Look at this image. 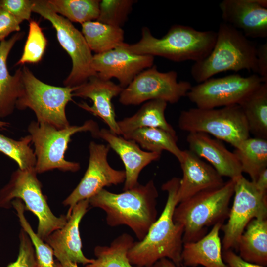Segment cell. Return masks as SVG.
Segmentation results:
<instances>
[{"instance_id": "6da1fadb", "label": "cell", "mask_w": 267, "mask_h": 267, "mask_svg": "<svg viewBox=\"0 0 267 267\" xmlns=\"http://www.w3.org/2000/svg\"><path fill=\"white\" fill-rule=\"evenodd\" d=\"M180 180V178L173 177L162 185V190L168 194L165 205L145 237L134 241L129 249L128 257L132 265L150 267L160 259L167 258L178 267L182 266L183 227L173 220L174 212L178 204Z\"/></svg>"}, {"instance_id": "7a4b0ae2", "label": "cell", "mask_w": 267, "mask_h": 267, "mask_svg": "<svg viewBox=\"0 0 267 267\" xmlns=\"http://www.w3.org/2000/svg\"><path fill=\"white\" fill-rule=\"evenodd\" d=\"M158 197L154 182L150 180L120 193L103 188L88 200L89 206L105 212L109 226L127 225L140 241L157 219Z\"/></svg>"}, {"instance_id": "3957f363", "label": "cell", "mask_w": 267, "mask_h": 267, "mask_svg": "<svg viewBox=\"0 0 267 267\" xmlns=\"http://www.w3.org/2000/svg\"><path fill=\"white\" fill-rule=\"evenodd\" d=\"M217 32L198 31L190 26L174 25L163 37L157 38L146 27L142 28L141 38L137 43L126 44L131 52L138 55L160 56L174 62L206 58L216 42Z\"/></svg>"}, {"instance_id": "277c9868", "label": "cell", "mask_w": 267, "mask_h": 267, "mask_svg": "<svg viewBox=\"0 0 267 267\" xmlns=\"http://www.w3.org/2000/svg\"><path fill=\"white\" fill-rule=\"evenodd\" d=\"M256 49L255 44L241 31L222 22L212 50L206 58L194 63L191 75L200 83L227 71L247 70L256 73Z\"/></svg>"}, {"instance_id": "5b68a950", "label": "cell", "mask_w": 267, "mask_h": 267, "mask_svg": "<svg viewBox=\"0 0 267 267\" xmlns=\"http://www.w3.org/2000/svg\"><path fill=\"white\" fill-rule=\"evenodd\" d=\"M234 185L235 180L229 179L219 188L200 192L177 205L173 220L183 227V243L198 241L207 233L209 227L224 223Z\"/></svg>"}, {"instance_id": "8992f818", "label": "cell", "mask_w": 267, "mask_h": 267, "mask_svg": "<svg viewBox=\"0 0 267 267\" xmlns=\"http://www.w3.org/2000/svg\"><path fill=\"white\" fill-rule=\"evenodd\" d=\"M77 87H57L44 83L26 66L21 67L20 85L16 108H27L35 113L37 121L61 129L70 126L66 107L73 101Z\"/></svg>"}, {"instance_id": "52a82bcc", "label": "cell", "mask_w": 267, "mask_h": 267, "mask_svg": "<svg viewBox=\"0 0 267 267\" xmlns=\"http://www.w3.org/2000/svg\"><path fill=\"white\" fill-rule=\"evenodd\" d=\"M27 130L34 146L36 157L35 169L37 174H42L54 169L63 172L78 171L80 164L65 158L71 136L79 132H89L92 136L97 137L100 129L95 121L89 120L82 125H70L61 129L32 121Z\"/></svg>"}, {"instance_id": "ba28073f", "label": "cell", "mask_w": 267, "mask_h": 267, "mask_svg": "<svg viewBox=\"0 0 267 267\" xmlns=\"http://www.w3.org/2000/svg\"><path fill=\"white\" fill-rule=\"evenodd\" d=\"M35 168L13 172L8 182L0 190V208L9 209L15 199H20L25 210L32 212L38 219L37 234L43 240L66 224V215L57 217L49 208L43 194L42 184Z\"/></svg>"}, {"instance_id": "9c48e42d", "label": "cell", "mask_w": 267, "mask_h": 267, "mask_svg": "<svg viewBox=\"0 0 267 267\" xmlns=\"http://www.w3.org/2000/svg\"><path fill=\"white\" fill-rule=\"evenodd\" d=\"M180 130L203 133L236 147L249 137L247 123L238 104L221 108H190L183 110L178 118Z\"/></svg>"}, {"instance_id": "30bf717a", "label": "cell", "mask_w": 267, "mask_h": 267, "mask_svg": "<svg viewBox=\"0 0 267 267\" xmlns=\"http://www.w3.org/2000/svg\"><path fill=\"white\" fill-rule=\"evenodd\" d=\"M32 11L52 24L59 44L71 58V71L63 82L65 87L79 86L97 74L92 67L91 51L72 22L56 13L47 0H34Z\"/></svg>"}, {"instance_id": "8fae6325", "label": "cell", "mask_w": 267, "mask_h": 267, "mask_svg": "<svg viewBox=\"0 0 267 267\" xmlns=\"http://www.w3.org/2000/svg\"><path fill=\"white\" fill-rule=\"evenodd\" d=\"M175 71L161 72L156 65L139 73L119 95V102L124 105H137L152 100L177 103L186 96L192 87L186 81H178Z\"/></svg>"}, {"instance_id": "7c38bea8", "label": "cell", "mask_w": 267, "mask_h": 267, "mask_svg": "<svg viewBox=\"0 0 267 267\" xmlns=\"http://www.w3.org/2000/svg\"><path fill=\"white\" fill-rule=\"evenodd\" d=\"M233 195L228 221L221 228L223 232L222 251H236L240 237L249 222L255 218H267V193L259 191L243 175L235 179Z\"/></svg>"}, {"instance_id": "4fadbf2b", "label": "cell", "mask_w": 267, "mask_h": 267, "mask_svg": "<svg viewBox=\"0 0 267 267\" xmlns=\"http://www.w3.org/2000/svg\"><path fill=\"white\" fill-rule=\"evenodd\" d=\"M264 82L256 74L243 77L237 74L209 78L192 86L186 96L197 108H217L238 104Z\"/></svg>"}, {"instance_id": "5bb4252c", "label": "cell", "mask_w": 267, "mask_h": 267, "mask_svg": "<svg viewBox=\"0 0 267 267\" xmlns=\"http://www.w3.org/2000/svg\"><path fill=\"white\" fill-rule=\"evenodd\" d=\"M89 149L87 169L79 183L63 202L64 206L69 207L67 217L79 202L89 199L105 187L117 185L125 180V171L113 168L108 162V145L91 141Z\"/></svg>"}, {"instance_id": "9a60e30c", "label": "cell", "mask_w": 267, "mask_h": 267, "mask_svg": "<svg viewBox=\"0 0 267 267\" xmlns=\"http://www.w3.org/2000/svg\"><path fill=\"white\" fill-rule=\"evenodd\" d=\"M126 43L109 51L93 55L92 67L100 78L110 80L116 78L123 89L144 69L153 65L154 57L130 52Z\"/></svg>"}, {"instance_id": "2e32d148", "label": "cell", "mask_w": 267, "mask_h": 267, "mask_svg": "<svg viewBox=\"0 0 267 267\" xmlns=\"http://www.w3.org/2000/svg\"><path fill=\"white\" fill-rule=\"evenodd\" d=\"M219 6L223 22L246 37H267V0H223Z\"/></svg>"}, {"instance_id": "e0dca14e", "label": "cell", "mask_w": 267, "mask_h": 267, "mask_svg": "<svg viewBox=\"0 0 267 267\" xmlns=\"http://www.w3.org/2000/svg\"><path fill=\"white\" fill-rule=\"evenodd\" d=\"M123 89L119 85L111 80L103 79L96 74L90 77L86 83L78 86L73 92V95L91 99L93 102L91 106L85 102L78 105L101 119L111 132L120 135L121 133L116 120L112 99L120 95Z\"/></svg>"}, {"instance_id": "ac0fdd59", "label": "cell", "mask_w": 267, "mask_h": 267, "mask_svg": "<svg viewBox=\"0 0 267 267\" xmlns=\"http://www.w3.org/2000/svg\"><path fill=\"white\" fill-rule=\"evenodd\" d=\"M182 171L177 193L178 204L202 191L219 188L225 182L216 170L190 150H183Z\"/></svg>"}, {"instance_id": "d6986e66", "label": "cell", "mask_w": 267, "mask_h": 267, "mask_svg": "<svg viewBox=\"0 0 267 267\" xmlns=\"http://www.w3.org/2000/svg\"><path fill=\"white\" fill-rule=\"evenodd\" d=\"M97 138L107 142L124 164L125 172L124 191L137 185L138 177L142 169L152 162L158 160L161 157V153L144 151L134 141L125 139L108 129H100Z\"/></svg>"}, {"instance_id": "ffe728a7", "label": "cell", "mask_w": 267, "mask_h": 267, "mask_svg": "<svg viewBox=\"0 0 267 267\" xmlns=\"http://www.w3.org/2000/svg\"><path fill=\"white\" fill-rule=\"evenodd\" d=\"M186 141L190 151L208 161L222 176L235 180L242 176L240 164L235 154L222 141L203 133H189Z\"/></svg>"}, {"instance_id": "44dd1931", "label": "cell", "mask_w": 267, "mask_h": 267, "mask_svg": "<svg viewBox=\"0 0 267 267\" xmlns=\"http://www.w3.org/2000/svg\"><path fill=\"white\" fill-rule=\"evenodd\" d=\"M89 206L88 199L79 202L73 208L64 226L44 240L52 248L54 253H61L70 261L83 265L91 263L93 260L84 255L79 231L80 222Z\"/></svg>"}, {"instance_id": "7402d4cb", "label": "cell", "mask_w": 267, "mask_h": 267, "mask_svg": "<svg viewBox=\"0 0 267 267\" xmlns=\"http://www.w3.org/2000/svg\"><path fill=\"white\" fill-rule=\"evenodd\" d=\"M223 224H215L209 233L198 241L183 243L181 252L182 266L228 267L222 259V241L219 235Z\"/></svg>"}, {"instance_id": "603a6c76", "label": "cell", "mask_w": 267, "mask_h": 267, "mask_svg": "<svg viewBox=\"0 0 267 267\" xmlns=\"http://www.w3.org/2000/svg\"><path fill=\"white\" fill-rule=\"evenodd\" d=\"M24 35V32H17L8 40L0 43V120L13 113L19 95L21 67L14 75L8 70L7 60L15 43Z\"/></svg>"}, {"instance_id": "cb8c5ba5", "label": "cell", "mask_w": 267, "mask_h": 267, "mask_svg": "<svg viewBox=\"0 0 267 267\" xmlns=\"http://www.w3.org/2000/svg\"><path fill=\"white\" fill-rule=\"evenodd\" d=\"M236 251L245 261L267 266V218H255L249 222L240 237Z\"/></svg>"}, {"instance_id": "d4e9b609", "label": "cell", "mask_w": 267, "mask_h": 267, "mask_svg": "<svg viewBox=\"0 0 267 267\" xmlns=\"http://www.w3.org/2000/svg\"><path fill=\"white\" fill-rule=\"evenodd\" d=\"M167 103L160 100L146 102L133 116L117 121L121 135L141 128H158L176 135L165 116Z\"/></svg>"}, {"instance_id": "484cf974", "label": "cell", "mask_w": 267, "mask_h": 267, "mask_svg": "<svg viewBox=\"0 0 267 267\" xmlns=\"http://www.w3.org/2000/svg\"><path fill=\"white\" fill-rule=\"evenodd\" d=\"M250 134L267 139V82L262 83L238 104Z\"/></svg>"}, {"instance_id": "4316f807", "label": "cell", "mask_w": 267, "mask_h": 267, "mask_svg": "<svg viewBox=\"0 0 267 267\" xmlns=\"http://www.w3.org/2000/svg\"><path fill=\"white\" fill-rule=\"evenodd\" d=\"M122 136L134 141L147 151L161 153L166 150L174 156L180 163L183 158V150L177 145L178 137L169 132L158 128L137 129Z\"/></svg>"}, {"instance_id": "83f0119b", "label": "cell", "mask_w": 267, "mask_h": 267, "mask_svg": "<svg viewBox=\"0 0 267 267\" xmlns=\"http://www.w3.org/2000/svg\"><path fill=\"white\" fill-rule=\"evenodd\" d=\"M233 153L242 172L247 174L254 182L259 175L267 168V139L250 137L240 142Z\"/></svg>"}, {"instance_id": "f1b7e54d", "label": "cell", "mask_w": 267, "mask_h": 267, "mask_svg": "<svg viewBox=\"0 0 267 267\" xmlns=\"http://www.w3.org/2000/svg\"><path fill=\"white\" fill-rule=\"evenodd\" d=\"M81 33L90 50L95 54L109 51L124 43V32L121 28L97 21L82 24Z\"/></svg>"}, {"instance_id": "f546056e", "label": "cell", "mask_w": 267, "mask_h": 267, "mask_svg": "<svg viewBox=\"0 0 267 267\" xmlns=\"http://www.w3.org/2000/svg\"><path fill=\"white\" fill-rule=\"evenodd\" d=\"M134 242L127 233L116 237L109 246H97L94 253L96 258L85 267H134L129 261L128 253Z\"/></svg>"}, {"instance_id": "4dcf8cb0", "label": "cell", "mask_w": 267, "mask_h": 267, "mask_svg": "<svg viewBox=\"0 0 267 267\" xmlns=\"http://www.w3.org/2000/svg\"><path fill=\"white\" fill-rule=\"evenodd\" d=\"M99 0H48L56 13L71 22L81 24L97 20L99 13Z\"/></svg>"}, {"instance_id": "1f68e13d", "label": "cell", "mask_w": 267, "mask_h": 267, "mask_svg": "<svg viewBox=\"0 0 267 267\" xmlns=\"http://www.w3.org/2000/svg\"><path fill=\"white\" fill-rule=\"evenodd\" d=\"M28 134L16 140L0 133V152L13 160L21 170L35 168L36 157Z\"/></svg>"}, {"instance_id": "d6a6232c", "label": "cell", "mask_w": 267, "mask_h": 267, "mask_svg": "<svg viewBox=\"0 0 267 267\" xmlns=\"http://www.w3.org/2000/svg\"><path fill=\"white\" fill-rule=\"evenodd\" d=\"M11 205L16 210L22 229L27 233L34 246L37 267H54L52 248L33 230L24 215L25 206L19 199H15Z\"/></svg>"}, {"instance_id": "836d02e7", "label": "cell", "mask_w": 267, "mask_h": 267, "mask_svg": "<svg viewBox=\"0 0 267 267\" xmlns=\"http://www.w3.org/2000/svg\"><path fill=\"white\" fill-rule=\"evenodd\" d=\"M47 43L46 38L39 23L31 20L23 54L15 65L39 62L42 59Z\"/></svg>"}, {"instance_id": "e575fe53", "label": "cell", "mask_w": 267, "mask_h": 267, "mask_svg": "<svg viewBox=\"0 0 267 267\" xmlns=\"http://www.w3.org/2000/svg\"><path fill=\"white\" fill-rule=\"evenodd\" d=\"M134 3L133 0H103L99 4V22L120 27L126 22Z\"/></svg>"}, {"instance_id": "d590c367", "label": "cell", "mask_w": 267, "mask_h": 267, "mask_svg": "<svg viewBox=\"0 0 267 267\" xmlns=\"http://www.w3.org/2000/svg\"><path fill=\"white\" fill-rule=\"evenodd\" d=\"M20 245L17 258L6 267H37L35 249L27 233L21 229L19 234Z\"/></svg>"}, {"instance_id": "8d00e7d4", "label": "cell", "mask_w": 267, "mask_h": 267, "mask_svg": "<svg viewBox=\"0 0 267 267\" xmlns=\"http://www.w3.org/2000/svg\"><path fill=\"white\" fill-rule=\"evenodd\" d=\"M33 0H0V9L14 17L21 23L30 21Z\"/></svg>"}, {"instance_id": "74e56055", "label": "cell", "mask_w": 267, "mask_h": 267, "mask_svg": "<svg viewBox=\"0 0 267 267\" xmlns=\"http://www.w3.org/2000/svg\"><path fill=\"white\" fill-rule=\"evenodd\" d=\"M20 23L7 11L0 9V41L5 38L11 33L20 30Z\"/></svg>"}, {"instance_id": "f35d334b", "label": "cell", "mask_w": 267, "mask_h": 267, "mask_svg": "<svg viewBox=\"0 0 267 267\" xmlns=\"http://www.w3.org/2000/svg\"><path fill=\"white\" fill-rule=\"evenodd\" d=\"M256 74L267 82V42L257 46Z\"/></svg>"}, {"instance_id": "ab89813d", "label": "cell", "mask_w": 267, "mask_h": 267, "mask_svg": "<svg viewBox=\"0 0 267 267\" xmlns=\"http://www.w3.org/2000/svg\"><path fill=\"white\" fill-rule=\"evenodd\" d=\"M222 257L228 267H267L245 261L233 250L222 251Z\"/></svg>"}, {"instance_id": "60d3db41", "label": "cell", "mask_w": 267, "mask_h": 267, "mask_svg": "<svg viewBox=\"0 0 267 267\" xmlns=\"http://www.w3.org/2000/svg\"><path fill=\"white\" fill-rule=\"evenodd\" d=\"M254 183L259 191L267 193V168L259 175Z\"/></svg>"}, {"instance_id": "b9f144b4", "label": "cell", "mask_w": 267, "mask_h": 267, "mask_svg": "<svg viewBox=\"0 0 267 267\" xmlns=\"http://www.w3.org/2000/svg\"><path fill=\"white\" fill-rule=\"evenodd\" d=\"M57 260L54 261V267H79L77 264L68 260L61 253H54Z\"/></svg>"}, {"instance_id": "7bdbcfd3", "label": "cell", "mask_w": 267, "mask_h": 267, "mask_svg": "<svg viewBox=\"0 0 267 267\" xmlns=\"http://www.w3.org/2000/svg\"><path fill=\"white\" fill-rule=\"evenodd\" d=\"M150 267H178L172 261L167 258H162L157 261ZM180 267H186L182 266Z\"/></svg>"}, {"instance_id": "ee69618b", "label": "cell", "mask_w": 267, "mask_h": 267, "mask_svg": "<svg viewBox=\"0 0 267 267\" xmlns=\"http://www.w3.org/2000/svg\"><path fill=\"white\" fill-rule=\"evenodd\" d=\"M10 123L7 122L3 121L0 120V128L2 129H5L7 127H9Z\"/></svg>"}]
</instances>
